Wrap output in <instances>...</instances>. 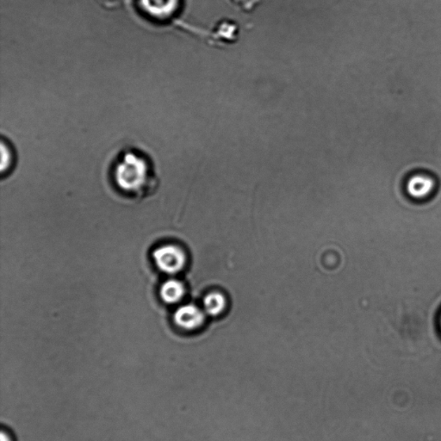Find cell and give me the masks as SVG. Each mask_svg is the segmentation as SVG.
<instances>
[{
	"instance_id": "obj_8",
	"label": "cell",
	"mask_w": 441,
	"mask_h": 441,
	"mask_svg": "<svg viewBox=\"0 0 441 441\" xmlns=\"http://www.w3.org/2000/svg\"><path fill=\"white\" fill-rule=\"evenodd\" d=\"M233 6L243 11H248L255 9L262 2V0H229Z\"/></svg>"
},
{
	"instance_id": "obj_7",
	"label": "cell",
	"mask_w": 441,
	"mask_h": 441,
	"mask_svg": "<svg viewBox=\"0 0 441 441\" xmlns=\"http://www.w3.org/2000/svg\"><path fill=\"white\" fill-rule=\"evenodd\" d=\"M205 311L210 316H216L220 315L226 307V299L224 295L219 292L209 294L203 300Z\"/></svg>"
},
{
	"instance_id": "obj_1",
	"label": "cell",
	"mask_w": 441,
	"mask_h": 441,
	"mask_svg": "<svg viewBox=\"0 0 441 441\" xmlns=\"http://www.w3.org/2000/svg\"><path fill=\"white\" fill-rule=\"evenodd\" d=\"M146 178L145 162L132 154L126 156L116 168V182L123 190L134 191L141 189Z\"/></svg>"
},
{
	"instance_id": "obj_3",
	"label": "cell",
	"mask_w": 441,
	"mask_h": 441,
	"mask_svg": "<svg viewBox=\"0 0 441 441\" xmlns=\"http://www.w3.org/2000/svg\"><path fill=\"white\" fill-rule=\"evenodd\" d=\"M140 6L147 16L163 21L176 13L179 0H140Z\"/></svg>"
},
{
	"instance_id": "obj_9",
	"label": "cell",
	"mask_w": 441,
	"mask_h": 441,
	"mask_svg": "<svg viewBox=\"0 0 441 441\" xmlns=\"http://www.w3.org/2000/svg\"><path fill=\"white\" fill-rule=\"evenodd\" d=\"M2 164H1V170L2 172H5L6 168L8 169L11 165V152L8 146H6L5 142H2Z\"/></svg>"
},
{
	"instance_id": "obj_4",
	"label": "cell",
	"mask_w": 441,
	"mask_h": 441,
	"mask_svg": "<svg viewBox=\"0 0 441 441\" xmlns=\"http://www.w3.org/2000/svg\"><path fill=\"white\" fill-rule=\"evenodd\" d=\"M175 321L177 325L184 330H194L203 325L205 314L195 305H184L176 311Z\"/></svg>"
},
{
	"instance_id": "obj_2",
	"label": "cell",
	"mask_w": 441,
	"mask_h": 441,
	"mask_svg": "<svg viewBox=\"0 0 441 441\" xmlns=\"http://www.w3.org/2000/svg\"><path fill=\"white\" fill-rule=\"evenodd\" d=\"M153 257L158 269L169 274L179 273L186 263V254L175 245H165L156 248Z\"/></svg>"
},
{
	"instance_id": "obj_10",
	"label": "cell",
	"mask_w": 441,
	"mask_h": 441,
	"mask_svg": "<svg viewBox=\"0 0 441 441\" xmlns=\"http://www.w3.org/2000/svg\"><path fill=\"white\" fill-rule=\"evenodd\" d=\"M1 441H13V440H11V437L10 436L8 433L2 431L1 432Z\"/></svg>"
},
{
	"instance_id": "obj_5",
	"label": "cell",
	"mask_w": 441,
	"mask_h": 441,
	"mask_svg": "<svg viewBox=\"0 0 441 441\" xmlns=\"http://www.w3.org/2000/svg\"><path fill=\"white\" fill-rule=\"evenodd\" d=\"M435 188V179L431 176L421 175V173L410 177L406 186L407 192L414 199L428 198L432 194Z\"/></svg>"
},
{
	"instance_id": "obj_6",
	"label": "cell",
	"mask_w": 441,
	"mask_h": 441,
	"mask_svg": "<svg viewBox=\"0 0 441 441\" xmlns=\"http://www.w3.org/2000/svg\"><path fill=\"white\" fill-rule=\"evenodd\" d=\"M161 297L167 304H176L184 295V287L182 283L170 280L165 282L161 288Z\"/></svg>"
},
{
	"instance_id": "obj_11",
	"label": "cell",
	"mask_w": 441,
	"mask_h": 441,
	"mask_svg": "<svg viewBox=\"0 0 441 441\" xmlns=\"http://www.w3.org/2000/svg\"><path fill=\"white\" fill-rule=\"evenodd\" d=\"M440 329H441V316H440Z\"/></svg>"
}]
</instances>
